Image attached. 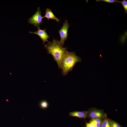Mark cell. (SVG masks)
I'll return each instance as SVG.
<instances>
[{
    "label": "cell",
    "mask_w": 127,
    "mask_h": 127,
    "mask_svg": "<svg viewBox=\"0 0 127 127\" xmlns=\"http://www.w3.org/2000/svg\"><path fill=\"white\" fill-rule=\"evenodd\" d=\"M44 48L47 50L48 53L52 56L60 69L62 59L68 52L67 48L62 46L59 41L54 38L52 42L45 45Z\"/></svg>",
    "instance_id": "cell-1"
},
{
    "label": "cell",
    "mask_w": 127,
    "mask_h": 127,
    "mask_svg": "<svg viewBox=\"0 0 127 127\" xmlns=\"http://www.w3.org/2000/svg\"><path fill=\"white\" fill-rule=\"evenodd\" d=\"M81 61L80 57L76 55L75 52L68 51L64 56L61 63L60 69L63 75H66L72 71L76 63Z\"/></svg>",
    "instance_id": "cell-2"
},
{
    "label": "cell",
    "mask_w": 127,
    "mask_h": 127,
    "mask_svg": "<svg viewBox=\"0 0 127 127\" xmlns=\"http://www.w3.org/2000/svg\"><path fill=\"white\" fill-rule=\"evenodd\" d=\"M43 18V16H42L41 15L40 8L38 7L36 12L28 19V21L29 24L33 25L38 28H40V26L41 24L43 23L42 19Z\"/></svg>",
    "instance_id": "cell-3"
},
{
    "label": "cell",
    "mask_w": 127,
    "mask_h": 127,
    "mask_svg": "<svg viewBox=\"0 0 127 127\" xmlns=\"http://www.w3.org/2000/svg\"><path fill=\"white\" fill-rule=\"evenodd\" d=\"M87 117L91 119L94 118L103 119L107 117L106 113L103 109H99L94 107L91 108L87 111Z\"/></svg>",
    "instance_id": "cell-4"
},
{
    "label": "cell",
    "mask_w": 127,
    "mask_h": 127,
    "mask_svg": "<svg viewBox=\"0 0 127 127\" xmlns=\"http://www.w3.org/2000/svg\"><path fill=\"white\" fill-rule=\"evenodd\" d=\"M70 26L67 20H65L62 27L58 31L60 37V40L59 42L62 46H64V42L67 38L68 32Z\"/></svg>",
    "instance_id": "cell-5"
},
{
    "label": "cell",
    "mask_w": 127,
    "mask_h": 127,
    "mask_svg": "<svg viewBox=\"0 0 127 127\" xmlns=\"http://www.w3.org/2000/svg\"><path fill=\"white\" fill-rule=\"evenodd\" d=\"M37 28L38 30L37 31L35 32L29 31V32L30 33L38 35L42 40L43 45L46 42H49L48 39L49 38L50 36L46 32V28L43 30L40 29V28Z\"/></svg>",
    "instance_id": "cell-6"
},
{
    "label": "cell",
    "mask_w": 127,
    "mask_h": 127,
    "mask_svg": "<svg viewBox=\"0 0 127 127\" xmlns=\"http://www.w3.org/2000/svg\"><path fill=\"white\" fill-rule=\"evenodd\" d=\"M44 18H46L48 20L52 19L59 22L60 19L56 16L51 9L49 8L46 9L45 15L43 16Z\"/></svg>",
    "instance_id": "cell-7"
},
{
    "label": "cell",
    "mask_w": 127,
    "mask_h": 127,
    "mask_svg": "<svg viewBox=\"0 0 127 127\" xmlns=\"http://www.w3.org/2000/svg\"><path fill=\"white\" fill-rule=\"evenodd\" d=\"M87 111H75L70 112L69 113V115L70 116L76 117L80 119H85L87 117Z\"/></svg>",
    "instance_id": "cell-8"
},
{
    "label": "cell",
    "mask_w": 127,
    "mask_h": 127,
    "mask_svg": "<svg viewBox=\"0 0 127 127\" xmlns=\"http://www.w3.org/2000/svg\"><path fill=\"white\" fill-rule=\"evenodd\" d=\"M101 127H111L110 119L107 117L103 119Z\"/></svg>",
    "instance_id": "cell-9"
},
{
    "label": "cell",
    "mask_w": 127,
    "mask_h": 127,
    "mask_svg": "<svg viewBox=\"0 0 127 127\" xmlns=\"http://www.w3.org/2000/svg\"><path fill=\"white\" fill-rule=\"evenodd\" d=\"M103 119L100 118H94L91 119L90 121L93 123L96 127H101Z\"/></svg>",
    "instance_id": "cell-10"
},
{
    "label": "cell",
    "mask_w": 127,
    "mask_h": 127,
    "mask_svg": "<svg viewBox=\"0 0 127 127\" xmlns=\"http://www.w3.org/2000/svg\"><path fill=\"white\" fill-rule=\"evenodd\" d=\"M40 107L43 109L47 108L49 105V104L48 102L45 100L41 101L40 103Z\"/></svg>",
    "instance_id": "cell-11"
},
{
    "label": "cell",
    "mask_w": 127,
    "mask_h": 127,
    "mask_svg": "<svg viewBox=\"0 0 127 127\" xmlns=\"http://www.w3.org/2000/svg\"><path fill=\"white\" fill-rule=\"evenodd\" d=\"M111 127H122L116 121L110 119Z\"/></svg>",
    "instance_id": "cell-12"
},
{
    "label": "cell",
    "mask_w": 127,
    "mask_h": 127,
    "mask_svg": "<svg viewBox=\"0 0 127 127\" xmlns=\"http://www.w3.org/2000/svg\"><path fill=\"white\" fill-rule=\"evenodd\" d=\"M118 2L121 3L125 11V13H127V0H123L122 1H119Z\"/></svg>",
    "instance_id": "cell-13"
},
{
    "label": "cell",
    "mask_w": 127,
    "mask_h": 127,
    "mask_svg": "<svg viewBox=\"0 0 127 127\" xmlns=\"http://www.w3.org/2000/svg\"><path fill=\"white\" fill-rule=\"evenodd\" d=\"M96 1L97 2L103 1L108 3L115 4L116 2H118L119 1L117 0H96Z\"/></svg>",
    "instance_id": "cell-14"
},
{
    "label": "cell",
    "mask_w": 127,
    "mask_h": 127,
    "mask_svg": "<svg viewBox=\"0 0 127 127\" xmlns=\"http://www.w3.org/2000/svg\"><path fill=\"white\" fill-rule=\"evenodd\" d=\"M86 127H96L94 124L92 122L90 121L89 123H86Z\"/></svg>",
    "instance_id": "cell-15"
}]
</instances>
